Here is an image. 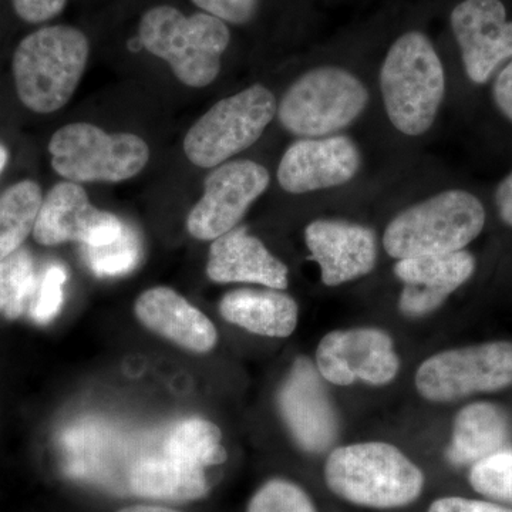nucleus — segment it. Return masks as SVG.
Here are the masks:
<instances>
[{"instance_id": "obj_23", "label": "nucleus", "mask_w": 512, "mask_h": 512, "mask_svg": "<svg viewBox=\"0 0 512 512\" xmlns=\"http://www.w3.org/2000/svg\"><path fill=\"white\" fill-rule=\"evenodd\" d=\"M43 195L35 181H20L0 195V261L15 254L35 229Z\"/></svg>"}, {"instance_id": "obj_19", "label": "nucleus", "mask_w": 512, "mask_h": 512, "mask_svg": "<svg viewBox=\"0 0 512 512\" xmlns=\"http://www.w3.org/2000/svg\"><path fill=\"white\" fill-rule=\"evenodd\" d=\"M134 312L144 328L188 352L208 353L217 346L211 319L173 289L157 286L141 293Z\"/></svg>"}, {"instance_id": "obj_10", "label": "nucleus", "mask_w": 512, "mask_h": 512, "mask_svg": "<svg viewBox=\"0 0 512 512\" xmlns=\"http://www.w3.org/2000/svg\"><path fill=\"white\" fill-rule=\"evenodd\" d=\"M269 181L268 170L255 161L218 165L205 178L204 195L188 215V232L200 241H214L237 228L252 202L264 194Z\"/></svg>"}, {"instance_id": "obj_24", "label": "nucleus", "mask_w": 512, "mask_h": 512, "mask_svg": "<svg viewBox=\"0 0 512 512\" xmlns=\"http://www.w3.org/2000/svg\"><path fill=\"white\" fill-rule=\"evenodd\" d=\"M222 431L210 420L192 417L178 423L165 441L167 456L202 468L218 466L227 460L222 447Z\"/></svg>"}, {"instance_id": "obj_16", "label": "nucleus", "mask_w": 512, "mask_h": 512, "mask_svg": "<svg viewBox=\"0 0 512 512\" xmlns=\"http://www.w3.org/2000/svg\"><path fill=\"white\" fill-rule=\"evenodd\" d=\"M306 247L326 286H339L369 275L377 262L375 232L343 220H316L305 228Z\"/></svg>"}, {"instance_id": "obj_31", "label": "nucleus", "mask_w": 512, "mask_h": 512, "mask_svg": "<svg viewBox=\"0 0 512 512\" xmlns=\"http://www.w3.org/2000/svg\"><path fill=\"white\" fill-rule=\"evenodd\" d=\"M20 19L29 23L46 22L62 13L67 0H12Z\"/></svg>"}, {"instance_id": "obj_4", "label": "nucleus", "mask_w": 512, "mask_h": 512, "mask_svg": "<svg viewBox=\"0 0 512 512\" xmlns=\"http://www.w3.org/2000/svg\"><path fill=\"white\" fill-rule=\"evenodd\" d=\"M141 45L151 55L170 64L171 70L185 86H210L221 72V57L231 40L225 22L195 13L185 16L173 6H157L141 18Z\"/></svg>"}, {"instance_id": "obj_17", "label": "nucleus", "mask_w": 512, "mask_h": 512, "mask_svg": "<svg viewBox=\"0 0 512 512\" xmlns=\"http://www.w3.org/2000/svg\"><path fill=\"white\" fill-rule=\"evenodd\" d=\"M474 271L476 259L467 251L399 259L394 275L404 284L400 312L407 318L430 315L466 284Z\"/></svg>"}, {"instance_id": "obj_29", "label": "nucleus", "mask_w": 512, "mask_h": 512, "mask_svg": "<svg viewBox=\"0 0 512 512\" xmlns=\"http://www.w3.org/2000/svg\"><path fill=\"white\" fill-rule=\"evenodd\" d=\"M66 281V268L59 264L47 266L43 274L37 276L35 293L28 309L32 320L39 325H46L59 315L63 306V286Z\"/></svg>"}, {"instance_id": "obj_36", "label": "nucleus", "mask_w": 512, "mask_h": 512, "mask_svg": "<svg viewBox=\"0 0 512 512\" xmlns=\"http://www.w3.org/2000/svg\"><path fill=\"white\" fill-rule=\"evenodd\" d=\"M8 160V150H6L5 146H2V144H0V174H2V171L5 170L6 164H8Z\"/></svg>"}, {"instance_id": "obj_27", "label": "nucleus", "mask_w": 512, "mask_h": 512, "mask_svg": "<svg viewBox=\"0 0 512 512\" xmlns=\"http://www.w3.org/2000/svg\"><path fill=\"white\" fill-rule=\"evenodd\" d=\"M470 484L477 493L512 504V450H500L473 464Z\"/></svg>"}, {"instance_id": "obj_25", "label": "nucleus", "mask_w": 512, "mask_h": 512, "mask_svg": "<svg viewBox=\"0 0 512 512\" xmlns=\"http://www.w3.org/2000/svg\"><path fill=\"white\" fill-rule=\"evenodd\" d=\"M37 276L33 256L25 249L0 261V313L6 319L15 320L28 312Z\"/></svg>"}, {"instance_id": "obj_9", "label": "nucleus", "mask_w": 512, "mask_h": 512, "mask_svg": "<svg viewBox=\"0 0 512 512\" xmlns=\"http://www.w3.org/2000/svg\"><path fill=\"white\" fill-rule=\"evenodd\" d=\"M417 392L433 403H451L512 384V343L491 342L444 350L424 360L416 372Z\"/></svg>"}, {"instance_id": "obj_5", "label": "nucleus", "mask_w": 512, "mask_h": 512, "mask_svg": "<svg viewBox=\"0 0 512 512\" xmlns=\"http://www.w3.org/2000/svg\"><path fill=\"white\" fill-rule=\"evenodd\" d=\"M485 210L476 195L448 190L412 205L387 225L383 247L392 258L463 251L481 234Z\"/></svg>"}, {"instance_id": "obj_22", "label": "nucleus", "mask_w": 512, "mask_h": 512, "mask_svg": "<svg viewBox=\"0 0 512 512\" xmlns=\"http://www.w3.org/2000/svg\"><path fill=\"white\" fill-rule=\"evenodd\" d=\"M130 487L140 497L164 501L198 500L208 493L204 468L170 456L138 461Z\"/></svg>"}, {"instance_id": "obj_18", "label": "nucleus", "mask_w": 512, "mask_h": 512, "mask_svg": "<svg viewBox=\"0 0 512 512\" xmlns=\"http://www.w3.org/2000/svg\"><path fill=\"white\" fill-rule=\"evenodd\" d=\"M207 275L217 284H255L278 291L289 284L288 266L247 228H234L212 241Z\"/></svg>"}, {"instance_id": "obj_26", "label": "nucleus", "mask_w": 512, "mask_h": 512, "mask_svg": "<svg viewBox=\"0 0 512 512\" xmlns=\"http://www.w3.org/2000/svg\"><path fill=\"white\" fill-rule=\"evenodd\" d=\"M140 241L133 229L124 225L123 232L116 241L103 247H87L84 255L90 268L97 276H117L128 274L140 261Z\"/></svg>"}, {"instance_id": "obj_7", "label": "nucleus", "mask_w": 512, "mask_h": 512, "mask_svg": "<svg viewBox=\"0 0 512 512\" xmlns=\"http://www.w3.org/2000/svg\"><path fill=\"white\" fill-rule=\"evenodd\" d=\"M52 167L72 183H120L144 170L150 158L136 134H110L89 123L67 124L49 143Z\"/></svg>"}, {"instance_id": "obj_20", "label": "nucleus", "mask_w": 512, "mask_h": 512, "mask_svg": "<svg viewBox=\"0 0 512 512\" xmlns=\"http://www.w3.org/2000/svg\"><path fill=\"white\" fill-rule=\"evenodd\" d=\"M222 318L232 325L266 336L289 338L298 326V303L278 289H235L220 302Z\"/></svg>"}, {"instance_id": "obj_30", "label": "nucleus", "mask_w": 512, "mask_h": 512, "mask_svg": "<svg viewBox=\"0 0 512 512\" xmlns=\"http://www.w3.org/2000/svg\"><path fill=\"white\" fill-rule=\"evenodd\" d=\"M204 13L232 25H245L255 18L259 0H192Z\"/></svg>"}, {"instance_id": "obj_6", "label": "nucleus", "mask_w": 512, "mask_h": 512, "mask_svg": "<svg viewBox=\"0 0 512 512\" xmlns=\"http://www.w3.org/2000/svg\"><path fill=\"white\" fill-rule=\"evenodd\" d=\"M369 99L365 84L348 70L318 67L292 83L276 114L293 136L328 137L359 119Z\"/></svg>"}, {"instance_id": "obj_28", "label": "nucleus", "mask_w": 512, "mask_h": 512, "mask_svg": "<svg viewBox=\"0 0 512 512\" xmlns=\"http://www.w3.org/2000/svg\"><path fill=\"white\" fill-rule=\"evenodd\" d=\"M247 512H318L301 485L272 478L249 501Z\"/></svg>"}, {"instance_id": "obj_8", "label": "nucleus", "mask_w": 512, "mask_h": 512, "mask_svg": "<svg viewBox=\"0 0 512 512\" xmlns=\"http://www.w3.org/2000/svg\"><path fill=\"white\" fill-rule=\"evenodd\" d=\"M276 110L274 94L262 84L218 101L188 130L185 156L201 168L227 163L254 146L274 120Z\"/></svg>"}, {"instance_id": "obj_13", "label": "nucleus", "mask_w": 512, "mask_h": 512, "mask_svg": "<svg viewBox=\"0 0 512 512\" xmlns=\"http://www.w3.org/2000/svg\"><path fill=\"white\" fill-rule=\"evenodd\" d=\"M123 227L116 215L94 207L82 185L64 181L55 185L43 200L33 238L45 247L64 242L103 247L116 241Z\"/></svg>"}, {"instance_id": "obj_12", "label": "nucleus", "mask_w": 512, "mask_h": 512, "mask_svg": "<svg viewBox=\"0 0 512 512\" xmlns=\"http://www.w3.org/2000/svg\"><path fill=\"white\" fill-rule=\"evenodd\" d=\"M318 367L301 357L293 363L278 392V409L302 450H329L339 436V417Z\"/></svg>"}, {"instance_id": "obj_11", "label": "nucleus", "mask_w": 512, "mask_h": 512, "mask_svg": "<svg viewBox=\"0 0 512 512\" xmlns=\"http://www.w3.org/2000/svg\"><path fill=\"white\" fill-rule=\"evenodd\" d=\"M316 367L326 382L386 386L396 379L400 359L389 333L377 328L333 330L320 340Z\"/></svg>"}, {"instance_id": "obj_15", "label": "nucleus", "mask_w": 512, "mask_h": 512, "mask_svg": "<svg viewBox=\"0 0 512 512\" xmlns=\"http://www.w3.org/2000/svg\"><path fill=\"white\" fill-rule=\"evenodd\" d=\"M362 154L352 138H301L286 150L278 183L289 194H306L348 184L359 173Z\"/></svg>"}, {"instance_id": "obj_33", "label": "nucleus", "mask_w": 512, "mask_h": 512, "mask_svg": "<svg viewBox=\"0 0 512 512\" xmlns=\"http://www.w3.org/2000/svg\"><path fill=\"white\" fill-rule=\"evenodd\" d=\"M493 96L498 110L512 123V59L495 79Z\"/></svg>"}, {"instance_id": "obj_32", "label": "nucleus", "mask_w": 512, "mask_h": 512, "mask_svg": "<svg viewBox=\"0 0 512 512\" xmlns=\"http://www.w3.org/2000/svg\"><path fill=\"white\" fill-rule=\"evenodd\" d=\"M427 512H512V510L501 505L485 503V501L468 500L463 497H443L433 501Z\"/></svg>"}, {"instance_id": "obj_2", "label": "nucleus", "mask_w": 512, "mask_h": 512, "mask_svg": "<svg viewBox=\"0 0 512 512\" xmlns=\"http://www.w3.org/2000/svg\"><path fill=\"white\" fill-rule=\"evenodd\" d=\"M380 90L400 133L417 137L430 130L446 94V73L429 37L409 32L393 43L380 70Z\"/></svg>"}, {"instance_id": "obj_35", "label": "nucleus", "mask_w": 512, "mask_h": 512, "mask_svg": "<svg viewBox=\"0 0 512 512\" xmlns=\"http://www.w3.org/2000/svg\"><path fill=\"white\" fill-rule=\"evenodd\" d=\"M117 512H183L178 510H173V508L160 507V505H130V507L121 508L120 511Z\"/></svg>"}, {"instance_id": "obj_34", "label": "nucleus", "mask_w": 512, "mask_h": 512, "mask_svg": "<svg viewBox=\"0 0 512 512\" xmlns=\"http://www.w3.org/2000/svg\"><path fill=\"white\" fill-rule=\"evenodd\" d=\"M495 204L501 220L512 227V173L498 185L495 191Z\"/></svg>"}, {"instance_id": "obj_3", "label": "nucleus", "mask_w": 512, "mask_h": 512, "mask_svg": "<svg viewBox=\"0 0 512 512\" xmlns=\"http://www.w3.org/2000/svg\"><path fill=\"white\" fill-rule=\"evenodd\" d=\"M89 53L86 35L72 26H49L30 33L13 56L20 101L40 114L62 109L82 80Z\"/></svg>"}, {"instance_id": "obj_14", "label": "nucleus", "mask_w": 512, "mask_h": 512, "mask_svg": "<svg viewBox=\"0 0 512 512\" xmlns=\"http://www.w3.org/2000/svg\"><path fill=\"white\" fill-rule=\"evenodd\" d=\"M451 28L471 82L487 83L512 59V22L501 0H464L451 13Z\"/></svg>"}, {"instance_id": "obj_21", "label": "nucleus", "mask_w": 512, "mask_h": 512, "mask_svg": "<svg viewBox=\"0 0 512 512\" xmlns=\"http://www.w3.org/2000/svg\"><path fill=\"white\" fill-rule=\"evenodd\" d=\"M508 439V421L500 407L473 403L461 409L454 420L447 457L454 466H467L503 450Z\"/></svg>"}, {"instance_id": "obj_1", "label": "nucleus", "mask_w": 512, "mask_h": 512, "mask_svg": "<svg viewBox=\"0 0 512 512\" xmlns=\"http://www.w3.org/2000/svg\"><path fill=\"white\" fill-rule=\"evenodd\" d=\"M325 483L357 507L394 510L423 494L426 477L402 450L383 441L335 448L326 458Z\"/></svg>"}]
</instances>
